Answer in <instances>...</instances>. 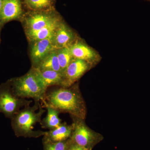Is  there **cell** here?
I'll return each mask as SVG.
<instances>
[{"label":"cell","instance_id":"8fae6325","mask_svg":"<svg viewBox=\"0 0 150 150\" xmlns=\"http://www.w3.org/2000/svg\"><path fill=\"white\" fill-rule=\"evenodd\" d=\"M73 129L72 124L69 125L66 123H62L57 128L46 131L43 139L53 142H64L70 139Z\"/></svg>","mask_w":150,"mask_h":150},{"label":"cell","instance_id":"7a4b0ae2","mask_svg":"<svg viewBox=\"0 0 150 150\" xmlns=\"http://www.w3.org/2000/svg\"><path fill=\"white\" fill-rule=\"evenodd\" d=\"M45 112L39 101H35L33 106L28 105L20 110L11 119L12 127L16 137L37 138L44 136L46 131H34L33 128L36 123H40Z\"/></svg>","mask_w":150,"mask_h":150},{"label":"cell","instance_id":"4fadbf2b","mask_svg":"<svg viewBox=\"0 0 150 150\" xmlns=\"http://www.w3.org/2000/svg\"><path fill=\"white\" fill-rule=\"evenodd\" d=\"M33 68L35 69L38 77L46 88H48L52 86H62L63 82L62 73L54 70H39L36 68Z\"/></svg>","mask_w":150,"mask_h":150},{"label":"cell","instance_id":"e0dca14e","mask_svg":"<svg viewBox=\"0 0 150 150\" xmlns=\"http://www.w3.org/2000/svg\"><path fill=\"white\" fill-rule=\"evenodd\" d=\"M56 51L59 65L61 67L62 74H63L66 68L72 61L74 58L72 56L69 47L56 49Z\"/></svg>","mask_w":150,"mask_h":150},{"label":"cell","instance_id":"9a60e30c","mask_svg":"<svg viewBox=\"0 0 150 150\" xmlns=\"http://www.w3.org/2000/svg\"><path fill=\"white\" fill-rule=\"evenodd\" d=\"M45 107L47 109V115L40 121V123L41 127L49 130L57 128L62 123V120L59 118L60 112L50 106H46Z\"/></svg>","mask_w":150,"mask_h":150},{"label":"cell","instance_id":"5bb4252c","mask_svg":"<svg viewBox=\"0 0 150 150\" xmlns=\"http://www.w3.org/2000/svg\"><path fill=\"white\" fill-rule=\"evenodd\" d=\"M61 22V21L59 20L38 31L26 33L28 39L30 42H33L46 38H52L56 28Z\"/></svg>","mask_w":150,"mask_h":150},{"label":"cell","instance_id":"2e32d148","mask_svg":"<svg viewBox=\"0 0 150 150\" xmlns=\"http://www.w3.org/2000/svg\"><path fill=\"white\" fill-rule=\"evenodd\" d=\"M35 68L39 70H54L62 73L57 57L56 50L50 52Z\"/></svg>","mask_w":150,"mask_h":150},{"label":"cell","instance_id":"44dd1931","mask_svg":"<svg viewBox=\"0 0 150 150\" xmlns=\"http://www.w3.org/2000/svg\"><path fill=\"white\" fill-rule=\"evenodd\" d=\"M3 1V0H0V12L1 10L2 6Z\"/></svg>","mask_w":150,"mask_h":150},{"label":"cell","instance_id":"5b68a950","mask_svg":"<svg viewBox=\"0 0 150 150\" xmlns=\"http://www.w3.org/2000/svg\"><path fill=\"white\" fill-rule=\"evenodd\" d=\"M32 102L17 96L11 84L0 86V112L6 117L11 119L21 108L30 105Z\"/></svg>","mask_w":150,"mask_h":150},{"label":"cell","instance_id":"30bf717a","mask_svg":"<svg viewBox=\"0 0 150 150\" xmlns=\"http://www.w3.org/2000/svg\"><path fill=\"white\" fill-rule=\"evenodd\" d=\"M60 20L48 14L38 13L33 15L25 20V33L35 32Z\"/></svg>","mask_w":150,"mask_h":150},{"label":"cell","instance_id":"9c48e42d","mask_svg":"<svg viewBox=\"0 0 150 150\" xmlns=\"http://www.w3.org/2000/svg\"><path fill=\"white\" fill-rule=\"evenodd\" d=\"M52 39L56 50L69 47L77 40L74 31L62 22L56 28Z\"/></svg>","mask_w":150,"mask_h":150},{"label":"cell","instance_id":"8992f818","mask_svg":"<svg viewBox=\"0 0 150 150\" xmlns=\"http://www.w3.org/2000/svg\"><path fill=\"white\" fill-rule=\"evenodd\" d=\"M91 66V64L86 61L73 59L63 73L62 87H69L72 86L89 69Z\"/></svg>","mask_w":150,"mask_h":150},{"label":"cell","instance_id":"7c38bea8","mask_svg":"<svg viewBox=\"0 0 150 150\" xmlns=\"http://www.w3.org/2000/svg\"><path fill=\"white\" fill-rule=\"evenodd\" d=\"M21 13L19 0H3L0 12V19L4 22L9 21L18 18Z\"/></svg>","mask_w":150,"mask_h":150},{"label":"cell","instance_id":"3957f363","mask_svg":"<svg viewBox=\"0 0 150 150\" xmlns=\"http://www.w3.org/2000/svg\"><path fill=\"white\" fill-rule=\"evenodd\" d=\"M14 92L21 98H32L34 101H43L47 88L32 68L25 75L15 78L11 82Z\"/></svg>","mask_w":150,"mask_h":150},{"label":"cell","instance_id":"6da1fadb","mask_svg":"<svg viewBox=\"0 0 150 150\" xmlns=\"http://www.w3.org/2000/svg\"><path fill=\"white\" fill-rule=\"evenodd\" d=\"M72 86L47 91L42 102L44 107L49 106L60 113H68L71 117L84 119L86 113L84 100L78 86Z\"/></svg>","mask_w":150,"mask_h":150},{"label":"cell","instance_id":"277c9868","mask_svg":"<svg viewBox=\"0 0 150 150\" xmlns=\"http://www.w3.org/2000/svg\"><path fill=\"white\" fill-rule=\"evenodd\" d=\"M73 129L69 139L72 142L89 150L102 141L103 137L86 125L84 119L72 117Z\"/></svg>","mask_w":150,"mask_h":150},{"label":"cell","instance_id":"ffe728a7","mask_svg":"<svg viewBox=\"0 0 150 150\" xmlns=\"http://www.w3.org/2000/svg\"><path fill=\"white\" fill-rule=\"evenodd\" d=\"M67 150H91L88 149L79 145L74 144L70 141L69 139H68V148Z\"/></svg>","mask_w":150,"mask_h":150},{"label":"cell","instance_id":"d6986e66","mask_svg":"<svg viewBox=\"0 0 150 150\" xmlns=\"http://www.w3.org/2000/svg\"><path fill=\"white\" fill-rule=\"evenodd\" d=\"M28 5L33 9L46 8L51 5V0H27Z\"/></svg>","mask_w":150,"mask_h":150},{"label":"cell","instance_id":"ac0fdd59","mask_svg":"<svg viewBox=\"0 0 150 150\" xmlns=\"http://www.w3.org/2000/svg\"><path fill=\"white\" fill-rule=\"evenodd\" d=\"M43 150H67L68 140L64 142H53L43 139Z\"/></svg>","mask_w":150,"mask_h":150},{"label":"cell","instance_id":"ba28073f","mask_svg":"<svg viewBox=\"0 0 150 150\" xmlns=\"http://www.w3.org/2000/svg\"><path fill=\"white\" fill-rule=\"evenodd\" d=\"M69 48L74 59L83 60L91 65L100 59L96 51L79 40H76Z\"/></svg>","mask_w":150,"mask_h":150},{"label":"cell","instance_id":"52a82bcc","mask_svg":"<svg viewBox=\"0 0 150 150\" xmlns=\"http://www.w3.org/2000/svg\"><path fill=\"white\" fill-rule=\"evenodd\" d=\"M52 38H46L32 42L30 48V58L33 68H35L51 51L56 50Z\"/></svg>","mask_w":150,"mask_h":150}]
</instances>
